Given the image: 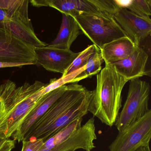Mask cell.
<instances>
[{"label":"cell","mask_w":151,"mask_h":151,"mask_svg":"<svg viewBox=\"0 0 151 151\" xmlns=\"http://www.w3.org/2000/svg\"><path fill=\"white\" fill-rule=\"evenodd\" d=\"M93 92L77 83L67 85L63 94L33 125L24 140L33 138L45 142L75 119L83 117L89 112Z\"/></svg>","instance_id":"cell-1"},{"label":"cell","mask_w":151,"mask_h":151,"mask_svg":"<svg viewBox=\"0 0 151 151\" xmlns=\"http://www.w3.org/2000/svg\"><path fill=\"white\" fill-rule=\"evenodd\" d=\"M40 81L33 84L25 83L17 87L7 80L0 85V99L5 107L6 116L0 124V135L12 137L26 115L42 97L40 91L46 86Z\"/></svg>","instance_id":"cell-2"},{"label":"cell","mask_w":151,"mask_h":151,"mask_svg":"<svg viewBox=\"0 0 151 151\" xmlns=\"http://www.w3.org/2000/svg\"><path fill=\"white\" fill-rule=\"evenodd\" d=\"M111 65H106L97 75V86L89 104L88 112L102 123L112 127L122 107V93L128 82Z\"/></svg>","instance_id":"cell-3"},{"label":"cell","mask_w":151,"mask_h":151,"mask_svg":"<svg viewBox=\"0 0 151 151\" xmlns=\"http://www.w3.org/2000/svg\"><path fill=\"white\" fill-rule=\"evenodd\" d=\"M28 0H0V28L14 33L33 47L47 44L36 36L29 18Z\"/></svg>","instance_id":"cell-4"},{"label":"cell","mask_w":151,"mask_h":151,"mask_svg":"<svg viewBox=\"0 0 151 151\" xmlns=\"http://www.w3.org/2000/svg\"><path fill=\"white\" fill-rule=\"evenodd\" d=\"M84 34L97 47L126 37L114 17L108 14H83L73 17Z\"/></svg>","instance_id":"cell-5"},{"label":"cell","mask_w":151,"mask_h":151,"mask_svg":"<svg viewBox=\"0 0 151 151\" xmlns=\"http://www.w3.org/2000/svg\"><path fill=\"white\" fill-rule=\"evenodd\" d=\"M126 101L115 125L119 132L143 117L149 110V84L139 78L130 80Z\"/></svg>","instance_id":"cell-6"},{"label":"cell","mask_w":151,"mask_h":151,"mask_svg":"<svg viewBox=\"0 0 151 151\" xmlns=\"http://www.w3.org/2000/svg\"><path fill=\"white\" fill-rule=\"evenodd\" d=\"M151 138V109L143 117L121 131L109 146V151H136L149 145Z\"/></svg>","instance_id":"cell-7"},{"label":"cell","mask_w":151,"mask_h":151,"mask_svg":"<svg viewBox=\"0 0 151 151\" xmlns=\"http://www.w3.org/2000/svg\"><path fill=\"white\" fill-rule=\"evenodd\" d=\"M0 62L35 65L37 57L34 47L9 31L0 28Z\"/></svg>","instance_id":"cell-8"},{"label":"cell","mask_w":151,"mask_h":151,"mask_svg":"<svg viewBox=\"0 0 151 151\" xmlns=\"http://www.w3.org/2000/svg\"><path fill=\"white\" fill-rule=\"evenodd\" d=\"M37 63L51 72L62 75L67 71L80 52L75 53L70 49L51 47L47 45L34 47Z\"/></svg>","instance_id":"cell-9"},{"label":"cell","mask_w":151,"mask_h":151,"mask_svg":"<svg viewBox=\"0 0 151 151\" xmlns=\"http://www.w3.org/2000/svg\"><path fill=\"white\" fill-rule=\"evenodd\" d=\"M114 17L126 37L136 45L139 46L142 41L151 35L150 18L138 16L124 8H122Z\"/></svg>","instance_id":"cell-10"},{"label":"cell","mask_w":151,"mask_h":151,"mask_svg":"<svg viewBox=\"0 0 151 151\" xmlns=\"http://www.w3.org/2000/svg\"><path fill=\"white\" fill-rule=\"evenodd\" d=\"M67 87V84L63 85L42 96L26 115L16 131L12 135L11 137L13 139L22 142L32 127L45 114L53 103L63 94Z\"/></svg>","instance_id":"cell-11"},{"label":"cell","mask_w":151,"mask_h":151,"mask_svg":"<svg viewBox=\"0 0 151 151\" xmlns=\"http://www.w3.org/2000/svg\"><path fill=\"white\" fill-rule=\"evenodd\" d=\"M147 53L139 46H136L131 55L124 60L111 64L120 75L128 81L139 78L146 73Z\"/></svg>","instance_id":"cell-12"},{"label":"cell","mask_w":151,"mask_h":151,"mask_svg":"<svg viewBox=\"0 0 151 151\" xmlns=\"http://www.w3.org/2000/svg\"><path fill=\"white\" fill-rule=\"evenodd\" d=\"M136 46L128 37H124L106 44L100 50L106 65H111L129 57Z\"/></svg>","instance_id":"cell-13"},{"label":"cell","mask_w":151,"mask_h":151,"mask_svg":"<svg viewBox=\"0 0 151 151\" xmlns=\"http://www.w3.org/2000/svg\"><path fill=\"white\" fill-rule=\"evenodd\" d=\"M82 32L73 17L62 14L60 29L56 37L47 45L63 49H70L72 43Z\"/></svg>","instance_id":"cell-14"},{"label":"cell","mask_w":151,"mask_h":151,"mask_svg":"<svg viewBox=\"0 0 151 151\" xmlns=\"http://www.w3.org/2000/svg\"><path fill=\"white\" fill-rule=\"evenodd\" d=\"M83 117L77 118L63 127L44 143L42 149H51L65 141L81 127Z\"/></svg>","instance_id":"cell-15"},{"label":"cell","mask_w":151,"mask_h":151,"mask_svg":"<svg viewBox=\"0 0 151 151\" xmlns=\"http://www.w3.org/2000/svg\"><path fill=\"white\" fill-rule=\"evenodd\" d=\"M104 62L99 49L88 62L83 70L73 78V83H77L82 79L91 77L99 73L101 70V64Z\"/></svg>","instance_id":"cell-16"},{"label":"cell","mask_w":151,"mask_h":151,"mask_svg":"<svg viewBox=\"0 0 151 151\" xmlns=\"http://www.w3.org/2000/svg\"><path fill=\"white\" fill-rule=\"evenodd\" d=\"M99 49L93 44L89 45L83 52H80L79 55L75 59L67 71L62 75V77L70 76L72 73L83 68Z\"/></svg>","instance_id":"cell-17"},{"label":"cell","mask_w":151,"mask_h":151,"mask_svg":"<svg viewBox=\"0 0 151 151\" xmlns=\"http://www.w3.org/2000/svg\"><path fill=\"white\" fill-rule=\"evenodd\" d=\"M123 8L140 17L150 18L151 16V0H132L124 5Z\"/></svg>","instance_id":"cell-18"},{"label":"cell","mask_w":151,"mask_h":151,"mask_svg":"<svg viewBox=\"0 0 151 151\" xmlns=\"http://www.w3.org/2000/svg\"><path fill=\"white\" fill-rule=\"evenodd\" d=\"M101 13L114 17L122 8L121 1L116 0H91Z\"/></svg>","instance_id":"cell-19"},{"label":"cell","mask_w":151,"mask_h":151,"mask_svg":"<svg viewBox=\"0 0 151 151\" xmlns=\"http://www.w3.org/2000/svg\"><path fill=\"white\" fill-rule=\"evenodd\" d=\"M22 151H40L45 142L42 139L31 138L22 141Z\"/></svg>","instance_id":"cell-20"},{"label":"cell","mask_w":151,"mask_h":151,"mask_svg":"<svg viewBox=\"0 0 151 151\" xmlns=\"http://www.w3.org/2000/svg\"><path fill=\"white\" fill-rule=\"evenodd\" d=\"M16 141L0 135V151H12L15 147Z\"/></svg>","instance_id":"cell-21"},{"label":"cell","mask_w":151,"mask_h":151,"mask_svg":"<svg viewBox=\"0 0 151 151\" xmlns=\"http://www.w3.org/2000/svg\"><path fill=\"white\" fill-rule=\"evenodd\" d=\"M31 65L29 63H9L0 62V68L13 67H22L24 65Z\"/></svg>","instance_id":"cell-22"},{"label":"cell","mask_w":151,"mask_h":151,"mask_svg":"<svg viewBox=\"0 0 151 151\" xmlns=\"http://www.w3.org/2000/svg\"><path fill=\"white\" fill-rule=\"evenodd\" d=\"M6 116L5 107L2 100L0 99V124L3 121Z\"/></svg>","instance_id":"cell-23"},{"label":"cell","mask_w":151,"mask_h":151,"mask_svg":"<svg viewBox=\"0 0 151 151\" xmlns=\"http://www.w3.org/2000/svg\"><path fill=\"white\" fill-rule=\"evenodd\" d=\"M136 151H151V149L149 145L139 147Z\"/></svg>","instance_id":"cell-24"},{"label":"cell","mask_w":151,"mask_h":151,"mask_svg":"<svg viewBox=\"0 0 151 151\" xmlns=\"http://www.w3.org/2000/svg\"><path fill=\"white\" fill-rule=\"evenodd\" d=\"M40 151H56L55 148H51V149H44L40 150Z\"/></svg>","instance_id":"cell-25"},{"label":"cell","mask_w":151,"mask_h":151,"mask_svg":"<svg viewBox=\"0 0 151 151\" xmlns=\"http://www.w3.org/2000/svg\"></svg>","instance_id":"cell-26"}]
</instances>
